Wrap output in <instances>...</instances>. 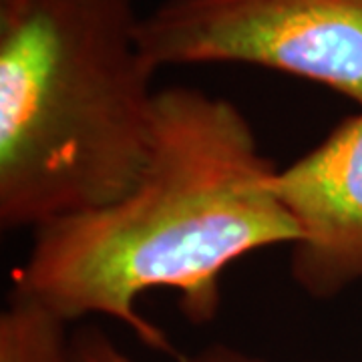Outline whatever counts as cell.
<instances>
[{
    "mask_svg": "<svg viewBox=\"0 0 362 362\" xmlns=\"http://www.w3.org/2000/svg\"><path fill=\"white\" fill-rule=\"evenodd\" d=\"M274 173L230 99L192 87L157 90L149 156L133 187L37 228L11 296L66 324L113 318L147 349L177 356L137 300L171 290L187 322H214L232 264L300 238L276 197Z\"/></svg>",
    "mask_w": 362,
    "mask_h": 362,
    "instance_id": "cell-1",
    "label": "cell"
},
{
    "mask_svg": "<svg viewBox=\"0 0 362 362\" xmlns=\"http://www.w3.org/2000/svg\"><path fill=\"white\" fill-rule=\"evenodd\" d=\"M135 0H0V226L127 194L149 156L156 71Z\"/></svg>",
    "mask_w": 362,
    "mask_h": 362,
    "instance_id": "cell-2",
    "label": "cell"
},
{
    "mask_svg": "<svg viewBox=\"0 0 362 362\" xmlns=\"http://www.w3.org/2000/svg\"><path fill=\"white\" fill-rule=\"evenodd\" d=\"M139 49L163 66L238 63L318 83L362 107V0H163Z\"/></svg>",
    "mask_w": 362,
    "mask_h": 362,
    "instance_id": "cell-3",
    "label": "cell"
},
{
    "mask_svg": "<svg viewBox=\"0 0 362 362\" xmlns=\"http://www.w3.org/2000/svg\"><path fill=\"white\" fill-rule=\"evenodd\" d=\"M274 192L296 226L290 276L314 300L362 282V111L276 169Z\"/></svg>",
    "mask_w": 362,
    "mask_h": 362,
    "instance_id": "cell-4",
    "label": "cell"
},
{
    "mask_svg": "<svg viewBox=\"0 0 362 362\" xmlns=\"http://www.w3.org/2000/svg\"><path fill=\"white\" fill-rule=\"evenodd\" d=\"M66 326L37 304L8 296L0 314V362H66Z\"/></svg>",
    "mask_w": 362,
    "mask_h": 362,
    "instance_id": "cell-5",
    "label": "cell"
},
{
    "mask_svg": "<svg viewBox=\"0 0 362 362\" xmlns=\"http://www.w3.org/2000/svg\"><path fill=\"white\" fill-rule=\"evenodd\" d=\"M66 362H133L99 326H81L69 337ZM180 362H270L228 344H214L192 358ZM328 362V361H302Z\"/></svg>",
    "mask_w": 362,
    "mask_h": 362,
    "instance_id": "cell-6",
    "label": "cell"
}]
</instances>
